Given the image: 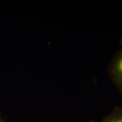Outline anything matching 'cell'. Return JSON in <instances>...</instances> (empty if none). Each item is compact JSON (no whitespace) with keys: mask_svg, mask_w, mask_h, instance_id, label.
Returning <instances> with one entry per match:
<instances>
[{"mask_svg":"<svg viewBox=\"0 0 122 122\" xmlns=\"http://www.w3.org/2000/svg\"><path fill=\"white\" fill-rule=\"evenodd\" d=\"M108 71L114 86L122 94V47L113 56Z\"/></svg>","mask_w":122,"mask_h":122,"instance_id":"obj_1","label":"cell"},{"mask_svg":"<svg viewBox=\"0 0 122 122\" xmlns=\"http://www.w3.org/2000/svg\"><path fill=\"white\" fill-rule=\"evenodd\" d=\"M102 122H122V109H118L107 118H105Z\"/></svg>","mask_w":122,"mask_h":122,"instance_id":"obj_2","label":"cell"},{"mask_svg":"<svg viewBox=\"0 0 122 122\" xmlns=\"http://www.w3.org/2000/svg\"><path fill=\"white\" fill-rule=\"evenodd\" d=\"M0 122H7L6 118L0 110Z\"/></svg>","mask_w":122,"mask_h":122,"instance_id":"obj_3","label":"cell"},{"mask_svg":"<svg viewBox=\"0 0 122 122\" xmlns=\"http://www.w3.org/2000/svg\"><path fill=\"white\" fill-rule=\"evenodd\" d=\"M120 44L121 46V47H122V37L121 38V39H120Z\"/></svg>","mask_w":122,"mask_h":122,"instance_id":"obj_4","label":"cell"},{"mask_svg":"<svg viewBox=\"0 0 122 122\" xmlns=\"http://www.w3.org/2000/svg\"><path fill=\"white\" fill-rule=\"evenodd\" d=\"M95 122V121H90V122Z\"/></svg>","mask_w":122,"mask_h":122,"instance_id":"obj_5","label":"cell"}]
</instances>
